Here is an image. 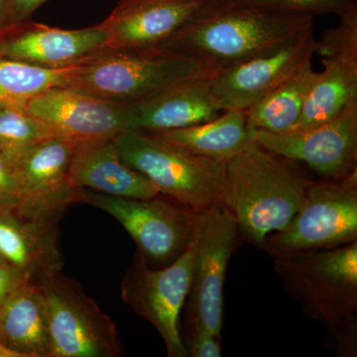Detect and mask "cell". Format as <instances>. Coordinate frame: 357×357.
Returning <instances> with one entry per match:
<instances>
[{"label": "cell", "instance_id": "cell-9", "mask_svg": "<svg viewBox=\"0 0 357 357\" xmlns=\"http://www.w3.org/2000/svg\"><path fill=\"white\" fill-rule=\"evenodd\" d=\"M238 237L236 220L222 204L199 213L192 243L189 321L218 338L223 323L225 277Z\"/></svg>", "mask_w": 357, "mask_h": 357}, {"label": "cell", "instance_id": "cell-33", "mask_svg": "<svg viewBox=\"0 0 357 357\" xmlns=\"http://www.w3.org/2000/svg\"><path fill=\"white\" fill-rule=\"evenodd\" d=\"M192 1L206 2V1H215V0H192Z\"/></svg>", "mask_w": 357, "mask_h": 357}, {"label": "cell", "instance_id": "cell-5", "mask_svg": "<svg viewBox=\"0 0 357 357\" xmlns=\"http://www.w3.org/2000/svg\"><path fill=\"white\" fill-rule=\"evenodd\" d=\"M114 142L122 159L144 175L160 194L196 213L222 204L225 163L142 131L128 129Z\"/></svg>", "mask_w": 357, "mask_h": 357}, {"label": "cell", "instance_id": "cell-27", "mask_svg": "<svg viewBox=\"0 0 357 357\" xmlns=\"http://www.w3.org/2000/svg\"><path fill=\"white\" fill-rule=\"evenodd\" d=\"M20 192L13 164L0 151V211L17 213Z\"/></svg>", "mask_w": 357, "mask_h": 357}, {"label": "cell", "instance_id": "cell-13", "mask_svg": "<svg viewBox=\"0 0 357 357\" xmlns=\"http://www.w3.org/2000/svg\"><path fill=\"white\" fill-rule=\"evenodd\" d=\"M256 142L289 161L306 164L326 178L357 170V100L330 121L284 133L255 130Z\"/></svg>", "mask_w": 357, "mask_h": 357}, {"label": "cell", "instance_id": "cell-18", "mask_svg": "<svg viewBox=\"0 0 357 357\" xmlns=\"http://www.w3.org/2000/svg\"><path fill=\"white\" fill-rule=\"evenodd\" d=\"M211 75L176 84L154 98L128 105V129L156 133L213 121L222 114L211 89Z\"/></svg>", "mask_w": 357, "mask_h": 357}, {"label": "cell", "instance_id": "cell-11", "mask_svg": "<svg viewBox=\"0 0 357 357\" xmlns=\"http://www.w3.org/2000/svg\"><path fill=\"white\" fill-rule=\"evenodd\" d=\"M316 54L314 25L236 64L215 70L211 89L222 110H246Z\"/></svg>", "mask_w": 357, "mask_h": 357}, {"label": "cell", "instance_id": "cell-22", "mask_svg": "<svg viewBox=\"0 0 357 357\" xmlns=\"http://www.w3.org/2000/svg\"><path fill=\"white\" fill-rule=\"evenodd\" d=\"M192 153L227 163L255 142V129L244 110H223L213 121L189 128L151 133Z\"/></svg>", "mask_w": 357, "mask_h": 357}, {"label": "cell", "instance_id": "cell-28", "mask_svg": "<svg viewBox=\"0 0 357 357\" xmlns=\"http://www.w3.org/2000/svg\"><path fill=\"white\" fill-rule=\"evenodd\" d=\"M188 354L192 357H220L222 347L220 338L201 326H191L187 342Z\"/></svg>", "mask_w": 357, "mask_h": 357}, {"label": "cell", "instance_id": "cell-4", "mask_svg": "<svg viewBox=\"0 0 357 357\" xmlns=\"http://www.w3.org/2000/svg\"><path fill=\"white\" fill-rule=\"evenodd\" d=\"M213 72L208 66L187 56L107 49L75 66L68 88L129 105Z\"/></svg>", "mask_w": 357, "mask_h": 357}, {"label": "cell", "instance_id": "cell-14", "mask_svg": "<svg viewBox=\"0 0 357 357\" xmlns=\"http://www.w3.org/2000/svg\"><path fill=\"white\" fill-rule=\"evenodd\" d=\"M316 53L325 69L319 73L295 129L330 121L357 100V8L340 16L337 27L316 41Z\"/></svg>", "mask_w": 357, "mask_h": 357}, {"label": "cell", "instance_id": "cell-1", "mask_svg": "<svg viewBox=\"0 0 357 357\" xmlns=\"http://www.w3.org/2000/svg\"><path fill=\"white\" fill-rule=\"evenodd\" d=\"M314 17L312 14L218 0L152 51L187 56L220 70L314 25Z\"/></svg>", "mask_w": 357, "mask_h": 357}, {"label": "cell", "instance_id": "cell-3", "mask_svg": "<svg viewBox=\"0 0 357 357\" xmlns=\"http://www.w3.org/2000/svg\"><path fill=\"white\" fill-rule=\"evenodd\" d=\"M285 292L326 326L338 354L357 352V241L275 258Z\"/></svg>", "mask_w": 357, "mask_h": 357}, {"label": "cell", "instance_id": "cell-23", "mask_svg": "<svg viewBox=\"0 0 357 357\" xmlns=\"http://www.w3.org/2000/svg\"><path fill=\"white\" fill-rule=\"evenodd\" d=\"M318 76L312 60L301 66L283 83L244 110L251 126L255 130L269 133L294 130Z\"/></svg>", "mask_w": 357, "mask_h": 357}, {"label": "cell", "instance_id": "cell-6", "mask_svg": "<svg viewBox=\"0 0 357 357\" xmlns=\"http://www.w3.org/2000/svg\"><path fill=\"white\" fill-rule=\"evenodd\" d=\"M357 241V170L312 182L291 222L270 234L261 249L275 258L337 248Z\"/></svg>", "mask_w": 357, "mask_h": 357}, {"label": "cell", "instance_id": "cell-16", "mask_svg": "<svg viewBox=\"0 0 357 357\" xmlns=\"http://www.w3.org/2000/svg\"><path fill=\"white\" fill-rule=\"evenodd\" d=\"M107 49L109 35L102 22L65 30L29 20L0 31V57L49 69L75 67Z\"/></svg>", "mask_w": 357, "mask_h": 357}, {"label": "cell", "instance_id": "cell-12", "mask_svg": "<svg viewBox=\"0 0 357 357\" xmlns=\"http://www.w3.org/2000/svg\"><path fill=\"white\" fill-rule=\"evenodd\" d=\"M74 145L53 136L10 160L20 192L16 215L57 222L70 206L84 203L83 189L75 187L70 180Z\"/></svg>", "mask_w": 357, "mask_h": 357}, {"label": "cell", "instance_id": "cell-20", "mask_svg": "<svg viewBox=\"0 0 357 357\" xmlns=\"http://www.w3.org/2000/svg\"><path fill=\"white\" fill-rule=\"evenodd\" d=\"M56 223L0 211V255L37 283L60 273Z\"/></svg>", "mask_w": 357, "mask_h": 357}, {"label": "cell", "instance_id": "cell-32", "mask_svg": "<svg viewBox=\"0 0 357 357\" xmlns=\"http://www.w3.org/2000/svg\"><path fill=\"white\" fill-rule=\"evenodd\" d=\"M0 357H20L15 352L10 351V349H6L3 345L0 344Z\"/></svg>", "mask_w": 357, "mask_h": 357}, {"label": "cell", "instance_id": "cell-7", "mask_svg": "<svg viewBox=\"0 0 357 357\" xmlns=\"http://www.w3.org/2000/svg\"><path fill=\"white\" fill-rule=\"evenodd\" d=\"M84 203L109 213L129 236L148 263L168 266L190 248L199 213L159 196L129 199L83 189Z\"/></svg>", "mask_w": 357, "mask_h": 357}, {"label": "cell", "instance_id": "cell-15", "mask_svg": "<svg viewBox=\"0 0 357 357\" xmlns=\"http://www.w3.org/2000/svg\"><path fill=\"white\" fill-rule=\"evenodd\" d=\"M25 109L54 135L74 144L114 139L128 129V105L66 86L37 96Z\"/></svg>", "mask_w": 357, "mask_h": 357}, {"label": "cell", "instance_id": "cell-17", "mask_svg": "<svg viewBox=\"0 0 357 357\" xmlns=\"http://www.w3.org/2000/svg\"><path fill=\"white\" fill-rule=\"evenodd\" d=\"M215 1L121 0L102 22L109 49L155 50Z\"/></svg>", "mask_w": 357, "mask_h": 357}, {"label": "cell", "instance_id": "cell-21", "mask_svg": "<svg viewBox=\"0 0 357 357\" xmlns=\"http://www.w3.org/2000/svg\"><path fill=\"white\" fill-rule=\"evenodd\" d=\"M0 344L20 357H50L46 300L37 282H22L0 304Z\"/></svg>", "mask_w": 357, "mask_h": 357}, {"label": "cell", "instance_id": "cell-29", "mask_svg": "<svg viewBox=\"0 0 357 357\" xmlns=\"http://www.w3.org/2000/svg\"><path fill=\"white\" fill-rule=\"evenodd\" d=\"M49 0H7V27L31 20L33 13Z\"/></svg>", "mask_w": 357, "mask_h": 357}, {"label": "cell", "instance_id": "cell-31", "mask_svg": "<svg viewBox=\"0 0 357 357\" xmlns=\"http://www.w3.org/2000/svg\"><path fill=\"white\" fill-rule=\"evenodd\" d=\"M7 27V0H0V31Z\"/></svg>", "mask_w": 357, "mask_h": 357}, {"label": "cell", "instance_id": "cell-10", "mask_svg": "<svg viewBox=\"0 0 357 357\" xmlns=\"http://www.w3.org/2000/svg\"><path fill=\"white\" fill-rule=\"evenodd\" d=\"M192 246L168 266L152 269L139 252L121 284V297L149 321L165 342L170 357H187L180 316L191 285Z\"/></svg>", "mask_w": 357, "mask_h": 357}, {"label": "cell", "instance_id": "cell-26", "mask_svg": "<svg viewBox=\"0 0 357 357\" xmlns=\"http://www.w3.org/2000/svg\"><path fill=\"white\" fill-rule=\"evenodd\" d=\"M234 3L251 4L278 10L312 14H335L342 16L357 8L354 0H225Z\"/></svg>", "mask_w": 357, "mask_h": 357}, {"label": "cell", "instance_id": "cell-24", "mask_svg": "<svg viewBox=\"0 0 357 357\" xmlns=\"http://www.w3.org/2000/svg\"><path fill=\"white\" fill-rule=\"evenodd\" d=\"M73 68L49 69L0 57V105L25 107L49 89L68 88Z\"/></svg>", "mask_w": 357, "mask_h": 357}, {"label": "cell", "instance_id": "cell-25", "mask_svg": "<svg viewBox=\"0 0 357 357\" xmlns=\"http://www.w3.org/2000/svg\"><path fill=\"white\" fill-rule=\"evenodd\" d=\"M53 136L55 135L25 107L0 105V151L9 161Z\"/></svg>", "mask_w": 357, "mask_h": 357}, {"label": "cell", "instance_id": "cell-19", "mask_svg": "<svg viewBox=\"0 0 357 357\" xmlns=\"http://www.w3.org/2000/svg\"><path fill=\"white\" fill-rule=\"evenodd\" d=\"M70 180L79 189L119 198L151 199L161 195L144 175L122 159L114 139L75 144Z\"/></svg>", "mask_w": 357, "mask_h": 357}, {"label": "cell", "instance_id": "cell-34", "mask_svg": "<svg viewBox=\"0 0 357 357\" xmlns=\"http://www.w3.org/2000/svg\"><path fill=\"white\" fill-rule=\"evenodd\" d=\"M2 262H6V260L3 259V257H2L1 255H0V263H2Z\"/></svg>", "mask_w": 357, "mask_h": 357}, {"label": "cell", "instance_id": "cell-2", "mask_svg": "<svg viewBox=\"0 0 357 357\" xmlns=\"http://www.w3.org/2000/svg\"><path fill=\"white\" fill-rule=\"evenodd\" d=\"M311 184L255 141L225 163L222 204L236 220L239 236L261 248L270 234L291 222Z\"/></svg>", "mask_w": 357, "mask_h": 357}, {"label": "cell", "instance_id": "cell-8", "mask_svg": "<svg viewBox=\"0 0 357 357\" xmlns=\"http://www.w3.org/2000/svg\"><path fill=\"white\" fill-rule=\"evenodd\" d=\"M48 312L50 357H119L116 326L79 284L57 273L40 282Z\"/></svg>", "mask_w": 357, "mask_h": 357}, {"label": "cell", "instance_id": "cell-30", "mask_svg": "<svg viewBox=\"0 0 357 357\" xmlns=\"http://www.w3.org/2000/svg\"><path fill=\"white\" fill-rule=\"evenodd\" d=\"M30 280L18 268L8 262L0 263V304L22 282Z\"/></svg>", "mask_w": 357, "mask_h": 357}]
</instances>
